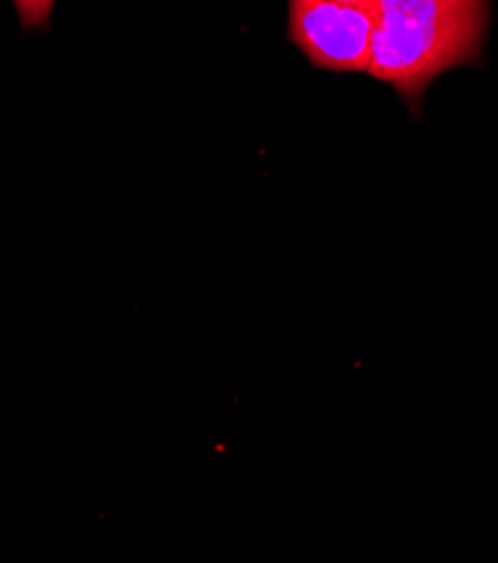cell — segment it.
<instances>
[{
    "mask_svg": "<svg viewBox=\"0 0 498 563\" xmlns=\"http://www.w3.org/2000/svg\"><path fill=\"white\" fill-rule=\"evenodd\" d=\"M366 75L391 86L413 118L431 84L483 62L489 0H377Z\"/></svg>",
    "mask_w": 498,
    "mask_h": 563,
    "instance_id": "1",
    "label": "cell"
},
{
    "mask_svg": "<svg viewBox=\"0 0 498 563\" xmlns=\"http://www.w3.org/2000/svg\"><path fill=\"white\" fill-rule=\"evenodd\" d=\"M375 23V8L335 0H288V41L312 68L323 73H366Z\"/></svg>",
    "mask_w": 498,
    "mask_h": 563,
    "instance_id": "2",
    "label": "cell"
},
{
    "mask_svg": "<svg viewBox=\"0 0 498 563\" xmlns=\"http://www.w3.org/2000/svg\"><path fill=\"white\" fill-rule=\"evenodd\" d=\"M54 3H57V0H12L21 30L47 32Z\"/></svg>",
    "mask_w": 498,
    "mask_h": 563,
    "instance_id": "3",
    "label": "cell"
},
{
    "mask_svg": "<svg viewBox=\"0 0 498 563\" xmlns=\"http://www.w3.org/2000/svg\"><path fill=\"white\" fill-rule=\"evenodd\" d=\"M344 5H359V8H377V0H335Z\"/></svg>",
    "mask_w": 498,
    "mask_h": 563,
    "instance_id": "4",
    "label": "cell"
}]
</instances>
